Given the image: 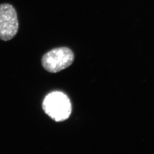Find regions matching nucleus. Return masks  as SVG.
Masks as SVG:
<instances>
[{
    "instance_id": "f257e3e1",
    "label": "nucleus",
    "mask_w": 154,
    "mask_h": 154,
    "mask_svg": "<svg viewBox=\"0 0 154 154\" xmlns=\"http://www.w3.org/2000/svg\"><path fill=\"white\" fill-rule=\"evenodd\" d=\"M43 109L55 121H63L71 114L72 105L66 94L60 91H54L45 98Z\"/></svg>"
},
{
    "instance_id": "7ed1b4c3",
    "label": "nucleus",
    "mask_w": 154,
    "mask_h": 154,
    "mask_svg": "<svg viewBox=\"0 0 154 154\" xmlns=\"http://www.w3.org/2000/svg\"><path fill=\"white\" fill-rule=\"evenodd\" d=\"M19 23L14 8L9 4L0 5V39L8 41L13 38L18 30Z\"/></svg>"
},
{
    "instance_id": "f03ea898",
    "label": "nucleus",
    "mask_w": 154,
    "mask_h": 154,
    "mask_svg": "<svg viewBox=\"0 0 154 154\" xmlns=\"http://www.w3.org/2000/svg\"><path fill=\"white\" fill-rule=\"evenodd\" d=\"M74 60V55L72 50L61 47L53 49L44 54L42 64L46 70L55 73L70 66Z\"/></svg>"
}]
</instances>
